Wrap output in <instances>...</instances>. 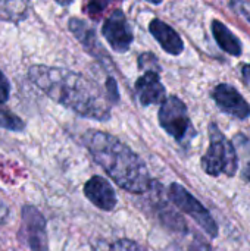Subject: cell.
Masks as SVG:
<instances>
[{
    "label": "cell",
    "mask_w": 250,
    "mask_h": 251,
    "mask_svg": "<svg viewBox=\"0 0 250 251\" xmlns=\"http://www.w3.org/2000/svg\"><path fill=\"white\" fill-rule=\"evenodd\" d=\"M28 78L52 100L84 118L106 121L111 116L109 97L96 82L78 72L34 65L28 69Z\"/></svg>",
    "instance_id": "obj_1"
},
{
    "label": "cell",
    "mask_w": 250,
    "mask_h": 251,
    "mask_svg": "<svg viewBox=\"0 0 250 251\" xmlns=\"http://www.w3.org/2000/svg\"><path fill=\"white\" fill-rule=\"evenodd\" d=\"M83 141L93 159L121 188L134 194L147 191L150 176L144 162L121 140L106 132L88 131Z\"/></svg>",
    "instance_id": "obj_2"
},
{
    "label": "cell",
    "mask_w": 250,
    "mask_h": 251,
    "mask_svg": "<svg viewBox=\"0 0 250 251\" xmlns=\"http://www.w3.org/2000/svg\"><path fill=\"white\" fill-rule=\"evenodd\" d=\"M209 149L202 157V168L211 176H234L237 171V153L215 124L209 126Z\"/></svg>",
    "instance_id": "obj_3"
},
{
    "label": "cell",
    "mask_w": 250,
    "mask_h": 251,
    "mask_svg": "<svg viewBox=\"0 0 250 251\" xmlns=\"http://www.w3.org/2000/svg\"><path fill=\"white\" fill-rule=\"evenodd\" d=\"M159 124L177 141H184L189 138L193 129L186 104L174 96L165 99L162 103L159 109Z\"/></svg>",
    "instance_id": "obj_4"
},
{
    "label": "cell",
    "mask_w": 250,
    "mask_h": 251,
    "mask_svg": "<svg viewBox=\"0 0 250 251\" xmlns=\"http://www.w3.org/2000/svg\"><path fill=\"white\" fill-rule=\"evenodd\" d=\"M169 197H171L172 203L180 210L190 215L205 229V232L208 235H211V237L218 235V225L215 224V221L211 216V213L208 212V209L199 200H196V197H193L183 185L172 184L169 187Z\"/></svg>",
    "instance_id": "obj_5"
},
{
    "label": "cell",
    "mask_w": 250,
    "mask_h": 251,
    "mask_svg": "<svg viewBox=\"0 0 250 251\" xmlns=\"http://www.w3.org/2000/svg\"><path fill=\"white\" fill-rule=\"evenodd\" d=\"M102 32L108 40L109 46L118 51L124 53L130 49L133 43V31L128 25L125 15L121 10H113L102 26Z\"/></svg>",
    "instance_id": "obj_6"
},
{
    "label": "cell",
    "mask_w": 250,
    "mask_h": 251,
    "mask_svg": "<svg viewBox=\"0 0 250 251\" xmlns=\"http://www.w3.org/2000/svg\"><path fill=\"white\" fill-rule=\"evenodd\" d=\"M24 231L31 251H49L47 234H46V219L34 206L22 207Z\"/></svg>",
    "instance_id": "obj_7"
},
{
    "label": "cell",
    "mask_w": 250,
    "mask_h": 251,
    "mask_svg": "<svg viewBox=\"0 0 250 251\" xmlns=\"http://www.w3.org/2000/svg\"><path fill=\"white\" fill-rule=\"evenodd\" d=\"M212 99L218 104V107L237 118V119H246L250 116L249 103L245 100V97L230 84H220L212 91Z\"/></svg>",
    "instance_id": "obj_8"
},
{
    "label": "cell",
    "mask_w": 250,
    "mask_h": 251,
    "mask_svg": "<svg viewBox=\"0 0 250 251\" xmlns=\"http://www.w3.org/2000/svg\"><path fill=\"white\" fill-rule=\"evenodd\" d=\"M84 194L100 210L111 212L116 206V194L112 185L102 176L90 178L84 185Z\"/></svg>",
    "instance_id": "obj_9"
},
{
    "label": "cell",
    "mask_w": 250,
    "mask_h": 251,
    "mask_svg": "<svg viewBox=\"0 0 250 251\" xmlns=\"http://www.w3.org/2000/svg\"><path fill=\"white\" fill-rule=\"evenodd\" d=\"M136 91L143 106L165 101V88L158 72H144V75L136 82Z\"/></svg>",
    "instance_id": "obj_10"
},
{
    "label": "cell",
    "mask_w": 250,
    "mask_h": 251,
    "mask_svg": "<svg viewBox=\"0 0 250 251\" xmlns=\"http://www.w3.org/2000/svg\"><path fill=\"white\" fill-rule=\"evenodd\" d=\"M69 29L74 32L75 38L84 46V49L90 54H93L99 60H105L109 63V56L103 51L102 44L99 43L93 28L87 22H84L83 19H78V18H72L69 21Z\"/></svg>",
    "instance_id": "obj_11"
},
{
    "label": "cell",
    "mask_w": 250,
    "mask_h": 251,
    "mask_svg": "<svg viewBox=\"0 0 250 251\" xmlns=\"http://www.w3.org/2000/svg\"><path fill=\"white\" fill-rule=\"evenodd\" d=\"M149 31H150V34L156 38V41L161 44V47L167 53L178 56L183 51L184 43H183L181 37L178 35V32L172 26H169L164 21L153 19L149 24Z\"/></svg>",
    "instance_id": "obj_12"
},
{
    "label": "cell",
    "mask_w": 250,
    "mask_h": 251,
    "mask_svg": "<svg viewBox=\"0 0 250 251\" xmlns=\"http://www.w3.org/2000/svg\"><path fill=\"white\" fill-rule=\"evenodd\" d=\"M212 32H214L215 41L218 43V46L224 51H227L231 56H240L242 54L240 40L221 21H218V19L212 21Z\"/></svg>",
    "instance_id": "obj_13"
},
{
    "label": "cell",
    "mask_w": 250,
    "mask_h": 251,
    "mask_svg": "<svg viewBox=\"0 0 250 251\" xmlns=\"http://www.w3.org/2000/svg\"><path fill=\"white\" fill-rule=\"evenodd\" d=\"M28 16V3L21 0L0 1V19L18 24Z\"/></svg>",
    "instance_id": "obj_14"
},
{
    "label": "cell",
    "mask_w": 250,
    "mask_h": 251,
    "mask_svg": "<svg viewBox=\"0 0 250 251\" xmlns=\"http://www.w3.org/2000/svg\"><path fill=\"white\" fill-rule=\"evenodd\" d=\"M0 128L9 131H22L25 128L24 121L7 109L0 107Z\"/></svg>",
    "instance_id": "obj_15"
},
{
    "label": "cell",
    "mask_w": 250,
    "mask_h": 251,
    "mask_svg": "<svg viewBox=\"0 0 250 251\" xmlns=\"http://www.w3.org/2000/svg\"><path fill=\"white\" fill-rule=\"evenodd\" d=\"M108 251H147L144 247H141L140 244H137L136 241L131 240H119L116 243H113Z\"/></svg>",
    "instance_id": "obj_16"
},
{
    "label": "cell",
    "mask_w": 250,
    "mask_h": 251,
    "mask_svg": "<svg viewBox=\"0 0 250 251\" xmlns=\"http://www.w3.org/2000/svg\"><path fill=\"white\" fill-rule=\"evenodd\" d=\"M139 66L146 72H158V60L152 53H144L139 57Z\"/></svg>",
    "instance_id": "obj_17"
},
{
    "label": "cell",
    "mask_w": 250,
    "mask_h": 251,
    "mask_svg": "<svg viewBox=\"0 0 250 251\" xmlns=\"http://www.w3.org/2000/svg\"><path fill=\"white\" fill-rule=\"evenodd\" d=\"M10 96V84L6 78V75L0 71V104L6 103Z\"/></svg>",
    "instance_id": "obj_18"
},
{
    "label": "cell",
    "mask_w": 250,
    "mask_h": 251,
    "mask_svg": "<svg viewBox=\"0 0 250 251\" xmlns=\"http://www.w3.org/2000/svg\"><path fill=\"white\" fill-rule=\"evenodd\" d=\"M231 7H234L239 15H242L246 21L250 22V3H246V1H234V3H231Z\"/></svg>",
    "instance_id": "obj_19"
},
{
    "label": "cell",
    "mask_w": 250,
    "mask_h": 251,
    "mask_svg": "<svg viewBox=\"0 0 250 251\" xmlns=\"http://www.w3.org/2000/svg\"><path fill=\"white\" fill-rule=\"evenodd\" d=\"M9 216H10L9 207H7L4 203L0 201V225H3V224L9 219Z\"/></svg>",
    "instance_id": "obj_20"
},
{
    "label": "cell",
    "mask_w": 250,
    "mask_h": 251,
    "mask_svg": "<svg viewBox=\"0 0 250 251\" xmlns=\"http://www.w3.org/2000/svg\"><path fill=\"white\" fill-rule=\"evenodd\" d=\"M243 76H245V79L250 84V65H245L243 66Z\"/></svg>",
    "instance_id": "obj_21"
},
{
    "label": "cell",
    "mask_w": 250,
    "mask_h": 251,
    "mask_svg": "<svg viewBox=\"0 0 250 251\" xmlns=\"http://www.w3.org/2000/svg\"><path fill=\"white\" fill-rule=\"evenodd\" d=\"M243 176H245L246 181H249L250 182V162L246 165V168H245V171H243Z\"/></svg>",
    "instance_id": "obj_22"
}]
</instances>
